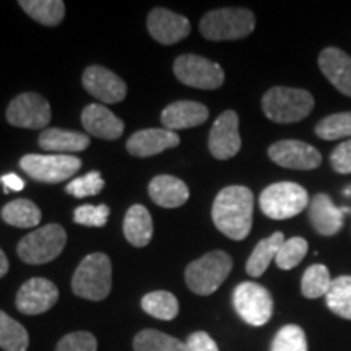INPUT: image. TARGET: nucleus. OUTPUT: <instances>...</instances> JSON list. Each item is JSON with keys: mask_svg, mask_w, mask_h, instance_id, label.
Here are the masks:
<instances>
[{"mask_svg": "<svg viewBox=\"0 0 351 351\" xmlns=\"http://www.w3.org/2000/svg\"><path fill=\"white\" fill-rule=\"evenodd\" d=\"M254 194L244 186H228L215 197L212 218L218 231L232 241H243L252 228Z\"/></svg>", "mask_w": 351, "mask_h": 351, "instance_id": "nucleus-1", "label": "nucleus"}, {"mask_svg": "<svg viewBox=\"0 0 351 351\" xmlns=\"http://www.w3.org/2000/svg\"><path fill=\"white\" fill-rule=\"evenodd\" d=\"M262 109L276 124H293L309 116L314 109V98L301 88L274 86L263 95Z\"/></svg>", "mask_w": 351, "mask_h": 351, "instance_id": "nucleus-2", "label": "nucleus"}, {"mask_svg": "<svg viewBox=\"0 0 351 351\" xmlns=\"http://www.w3.org/2000/svg\"><path fill=\"white\" fill-rule=\"evenodd\" d=\"M112 265L106 254L95 252L86 256L77 267L72 278V289L78 298L103 301L111 293Z\"/></svg>", "mask_w": 351, "mask_h": 351, "instance_id": "nucleus-3", "label": "nucleus"}, {"mask_svg": "<svg viewBox=\"0 0 351 351\" xmlns=\"http://www.w3.org/2000/svg\"><path fill=\"white\" fill-rule=\"evenodd\" d=\"M200 33L208 41H236L256 28V16L247 8H218L200 20Z\"/></svg>", "mask_w": 351, "mask_h": 351, "instance_id": "nucleus-4", "label": "nucleus"}, {"mask_svg": "<svg viewBox=\"0 0 351 351\" xmlns=\"http://www.w3.org/2000/svg\"><path fill=\"white\" fill-rule=\"evenodd\" d=\"M232 270V258L225 251H212L191 262L186 269V283L192 293L210 296L221 287Z\"/></svg>", "mask_w": 351, "mask_h": 351, "instance_id": "nucleus-5", "label": "nucleus"}, {"mask_svg": "<svg viewBox=\"0 0 351 351\" xmlns=\"http://www.w3.org/2000/svg\"><path fill=\"white\" fill-rule=\"evenodd\" d=\"M67 232L60 225H46L26 234L16 245V254L25 263L41 265L54 261L64 251Z\"/></svg>", "mask_w": 351, "mask_h": 351, "instance_id": "nucleus-6", "label": "nucleus"}, {"mask_svg": "<svg viewBox=\"0 0 351 351\" xmlns=\"http://www.w3.org/2000/svg\"><path fill=\"white\" fill-rule=\"evenodd\" d=\"M307 191L296 182H276L263 189L258 205L265 217L271 219H288L309 207Z\"/></svg>", "mask_w": 351, "mask_h": 351, "instance_id": "nucleus-7", "label": "nucleus"}, {"mask_svg": "<svg viewBox=\"0 0 351 351\" xmlns=\"http://www.w3.org/2000/svg\"><path fill=\"white\" fill-rule=\"evenodd\" d=\"M232 304L239 317L254 327L265 326L274 314V298L269 289L254 282H244L236 287Z\"/></svg>", "mask_w": 351, "mask_h": 351, "instance_id": "nucleus-8", "label": "nucleus"}, {"mask_svg": "<svg viewBox=\"0 0 351 351\" xmlns=\"http://www.w3.org/2000/svg\"><path fill=\"white\" fill-rule=\"evenodd\" d=\"M20 168L34 181L57 184L75 176L82 168V160L73 155H25Z\"/></svg>", "mask_w": 351, "mask_h": 351, "instance_id": "nucleus-9", "label": "nucleus"}, {"mask_svg": "<svg viewBox=\"0 0 351 351\" xmlns=\"http://www.w3.org/2000/svg\"><path fill=\"white\" fill-rule=\"evenodd\" d=\"M174 75L184 85L200 90H217L225 82L221 65L195 54L179 56L174 62Z\"/></svg>", "mask_w": 351, "mask_h": 351, "instance_id": "nucleus-10", "label": "nucleus"}, {"mask_svg": "<svg viewBox=\"0 0 351 351\" xmlns=\"http://www.w3.org/2000/svg\"><path fill=\"white\" fill-rule=\"evenodd\" d=\"M5 117L8 124L21 129H46L51 122V106L38 93H21L8 104Z\"/></svg>", "mask_w": 351, "mask_h": 351, "instance_id": "nucleus-11", "label": "nucleus"}, {"mask_svg": "<svg viewBox=\"0 0 351 351\" xmlns=\"http://www.w3.org/2000/svg\"><path fill=\"white\" fill-rule=\"evenodd\" d=\"M269 158L282 168L311 171L319 168L322 155L313 145L300 140H280L269 148Z\"/></svg>", "mask_w": 351, "mask_h": 351, "instance_id": "nucleus-12", "label": "nucleus"}, {"mask_svg": "<svg viewBox=\"0 0 351 351\" xmlns=\"http://www.w3.org/2000/svg\"><path fill=\"white\" fill-rule=\"evenodd\" d=\"M210 153L217 160H230L241 150L239 117L234 111H225L215 121L208 137Z\"/></svg>", "mask_w": 351, "mask_h": 351, "instance_id": "nucleus-13", "label": "nucleus"}, {"mask_svg": "<svg viewBox=\"0 0 351 351\" xmlns=\"http://www.w3.org/2000/svg\"><path fill=\"white\" fill-rule=\"evenodd\" d=\"M59 300V289L46 278H32L16 293V309L21 314L38 315L47 313Z\"/></svg>", "mask_w": 351, "mask_h": 351, "instance_id": "nucleus-14", "label": "nucleus"}, {"mask_svg": "<svg viewBox=\"0 0 351 351\" xmlns=\"http://www.w3.org/2000/svg\"><path fill=\"white\" fill-rule=\"evenodd\" d=\"M83 86L95 98L106 104L121 103L127 95V85L121 77L106 67L91 65L83 72Z\"/></svg>", "mask_w": 351, "mask_h": 351, "instance_id": "nucleus-15", "label": "nucleus"}, {"mask_svg": "<svg viewBox=\"0 0 351 351\" xmlns=\"http://www.w3.org/2000/svg\"><path fill=\"white\" fill-rule=\"evenodd\" d=\"M148 32L158 43L169 46L182 41L191 33V23L184 15L168 10V8H155L150 12L147 20Z\"/></svg>", "mask_w": 351, "mask_h": 351, "instance_id": "nucleus-16", "label": "nucleus"}, {"mask_svg": "<svg viewBox=\"0 0 351 351\" xmlns=\"http://www.w3.org/2000/svg\"><path fill=\"white\" fill-rule=\"evenodd\" d=\"M179 143H181V138L178 137L176 132L168 129H145L135 132L127 140V152L132 156L148 158L178 147Z\"/></svg>", "mask_w": 351, "mask_h": 351, "instance_id": "nucleus-17", "label": "nucleus"}, {"mask_svg": "<svg viewBox=\"0 0 351 351\" xmlns=\"http://www.w3.org/2000/svg\"><path fill=\"white\" fill-rule=\"evenodd\" d=\"M319 67L340 93L351 98V57L346 52L339 47H326L319 56Z\"/></svg>", "mask_w": 351, "mask_h": 351, "instance_id": "nucleus-18", "label": "nucleus"}, {"mask_svg": "<svg viewBox=\"0 0 351 351\" xmlns=\"http://www.w3.org/2000/svg\"><path fill=\"white\" fill-rule=\"evenodd\" d=\"M309 221L320 236H335L343 228L345 213L327 194L314 195L309 202Z\"/></svg>", "mask_w": 351, "mask_h": 351, "instance_id": "nucleus-19", "label": "nucleus"}, {"mask_svg": "<svg viewBox=\"0 0 351 351\" xmlns=\"http://www.w3.org/2000/svg\"><path fill=\"white\" fill-rule=\"evenodd\" d=\"M82 125L90 135L104 140L119 138L124 132V122L101 104H88L82 111Z\"/></svg>", "mask_w": 351, "mask_h": 351, "instance_id": "nucleus-20", "label": "nucleus"}, {"mask_svg": "<svg viewBox=\"0 0 351 351\" xmlns=\"http://www.w3.org/2000/svg\"><path fill=\"white\" fill-rule=\"evenodd\" d=\"M208 119V108L197 101H176L161 112L165 129L171 132L191 129L204 124Z\"/></svg>", "mask_w": 351, "mask_h": 351, "instance_id": "nucleus-21", "label": "nucleus"}, {"mask_svg": "<svg viewBox=\"0 0 351 351\" xmlns=\"http://www.w3.org/2000/svg\"><path fill=\"white\" fill-rule=\"evenodd\" d=\"M38 143L43 150L52 152L54 155H73L77 152L86 150L90 145V137L82 132L51 127V129L43 130Z\"/></svg>", "mask_w": 351, "mask_h": 351, "instance_id": "nucleus-22", "label": "nucleus"}, {"mask_svg": "<svg viewBox=\"0 0 351 351\" xmlns=\"http://www.w3.org/2000/svg\"><path fill=\"white\" fill-rule=\"evenodd\" d=\"M148 194L156 205L165 208L182 207L189 199V189L186 182L174 176H156L148 186Z\"/></svg>", "mask_w": 351, "mask_h": 351, "instance_id": "nucleus-23", "label": "nucleus"}, {"mask_svg": "<svg viewBox=\"0 0 351 351\" xmlns=\"http://www.w3.org/2000/svg\"><path fill=\"white\" fill-rule=\"evenodd\" d=\"M124 234L135 247H145L153 238L152 215L143 205H132L124 219Z\"/></svg>", "mask_w": 351, "mask_h": 351, "instance_id": "nucleus-24", "label": "nucleus"}, {"mask_svg": "<svg viewBox=\"0 0 351 351\" xmlns=\"http://www.w3.org/2000/svg\"><path fill=\"white\" fill-rule=\"evenodd\" d=\"M285 243L283 232L276 231L274 234L269 236V238L262 239L251 254V257L247 258V263H245V271L249 275L254 276V278H258L265 274V270L269 269L270 262L275 261L276 254H278V249L282 247Z\"/></svg>", "mask_w": 351, "mask_h": 351, "instance_id": "nucleus-25", "label": "nucleus"}, {"mask_svg": "<svg viewBox=\"0 0 351 351\" xmlns=\"http://www.w3.org/2000/svg\"><path fill=\"white\" fill-rule=\"evenodd\" d=\"M2 219L15 228H34L41 223V210L32 200L16 199L2 208Z\"/></svg>", "mask_w": 351, "mask_h": 351, "instance_id": "nucleus-26", "label": "nucleus"}, {"mask_svg": "<svg viewBox=\"0 0 351 351\" xmlns=\"http://www.w3.org/2000/svg\"><path fill=\"white\" fill-rule=\"evenodd\" d=\"M20 7L34 21L44 26L60 25L65 15V3L62 0H21Z\"/></svg>", "mask_w": 351, "mask_h": 351, "instance_id": "nucleus-27", "label": "nucleus"}, {"mask_svg": "<svg viewBox=\"0 0 351 351\" xmlns=\"http://www.w3.org/2000/svg\"><path fill=\"white\" fill-rule=\"evenodd\" d=\"M135 351H189L187 345L181 340L153 328H145L134 339Z\"/></svg>", "mask_w": 351, "mask_h": 351, "instance_id": "nucleus-28", "label": "nucleus"}, {"mask_svg": "<svg viewBox=\"0 0 351 351\" xmlns=\"http://www.w3.org/2000/svg\"><path fill=\"white\" fill-rule=\"evenodd\" d=\"M333 278L330 271L322 263H314L307 267L301 280V293L307 300H317L320 296H327L332 287Z\"/></svg>", "mask_w": 351, "mask_h": 351, "instance_id": "nucleus-29", "label": "nucleus"}, {"mask_svg": "<svg viewBox=\"0 0 351 351\" xmlns=\"http://www.w3.org/2000/svg\"><path fill=\"white\" fill-rule=\"evenodd\" d=\"M29 335L19 320L0 311V348L5 351H26Z\"/></svg>", "mask_w": 351, "mask_h": 351, "instance_id": "nucleus-30", "label": "nucleus"}, {"mask_svg": "<svg viewBox=\"0 0 351 351\" xmlns=\"http://www.w3.org/2000/svg\"><path fill=\"white\" fill-rule=\"evenodd\" d=\"M326 301L327 307L333 314L351 320V275H341L333 280Z\"/></svg>", "mask_w": 351, "mask_h": 351, "instance_id": "nucleus-31", "label": "nucleus"}, {"mask_svg": "<svg viewBox=\"0 0 351 351\" xmlns=\"http://www.w3.org/2000/svg\"><path fill=\"white\" fill-rule=\"evenodd\" d=\"M142 307L147 314L160 320H173L179 314V302L169 291H152L142 298Z\"/></svg>", "mask_w": 351, "mask_h": 351, "instance_id": "nucleus-32", "label": "nucleus"}, {"mask_svg": "<svg viewBox=\"0 0 351 351\" xmlns=\"http://www.w3.org/2000/svg\"><path fill=\"white\" fill-rule=\"evenodd\" d=\"M315 135L322 140H341L351 137V111L324 117L315 125Z\"/></svg>", "mask_w": 351, "mask_h": 351, "instance_id": "nucleus-33", "label": "nucleus"}, {"mask_svg": "<svg viewBox=\"0 0 351 351\" xmlns=\"http://www.w3.org/2000/svg\"><path fill=\"white\" fill-rule=\"evenodd\" d=\"M270 351H307L304 330L295 324L282 327L271 341Z\"/></svg>", "mask_w": 351, "mask_h": 351, "instance_id": "nucleus-34", "label": "nucleus"}, {"mask_svg": "<svg viewBox=\"0 0 351 351\" xmlns=\"http://www.w3.org/2000/svg\"><path fill=\"white\" fill-rule=\"evenodd\" d=\"M307 249V241L304 238H291L287 239L282 244V247L278 249V254H276L275 262L278 265V269L282 270H291L295 269L301 263L302 258L306 257Z\"/></svg>", "mask_w": 351, "mask_h": 351, "instance_id": "nucleus-35", "label": "nucleus"}, {"mask_svg": "<svg viewBox=\"0 0 351 351\" xmlns=\"http://www.w3.org/2000/svg\"><path fill=\"white\" fill-rule=\"evenodd\" d=\"M104 187V181L98 171H91L82 178L73 179L72 182L65 187L67 194L77 197V199H85V197L98 195Z\"/></svg>", "mask_w": 351, "mask_h": 351, "instance_id": "nucleus-36", "label": "nucleus"}, {"mask_svg": "<svg viewBox=\"0 0 351 351\" xmlns=\"http://www.w3.org/2000/svg\"><path fill=\"white\" fill-rule=\"evenodd\" d=\"M108 205H82L73 212V221L82 226L101 228L108 223Z\"/></svg>", "mask_w": 351, "mask_h": 351, "instance_id": "nucleus-37", "label": "nucleus"}, {"mask_svg": "<svg viewBox=\"0 0 351 351\" xmlns=\"http://www.w3.org/2000/svg\"><path fill=\"white\" fill-rule=\"evenodd\" d=\"M98 341L90 332H72L60 339L56 351H96Z\"/></svg>", "mask_w": 351, "mask_h": 351, "instance_id": "nucleus-38", "label": "nucleus"}, {"mask_svg": "<svg viewBox=\"0 0 351 351\" xmlns=\"http://www.w3.org/2000/svg\"><path fill=\"white\" fill-rule=\"evenodd\" d=\"M330 165L339 174H351V138L345 140L332 152Z\"/></svg>", "mask_w": 351, "mask_h": 351, "instance_id": "nucleus-39", "label": "nucleus"}, {"mask_svg": "<svg viewBox=\"0 0 351 351\" xmlns=\"http://www.w3.org/2000/svg\"><path fill=\"white\" fill-rule=\"evenodd\" d=\"M186 345L189 351H219L218 345L215 343V340L207 332L192 333L187 339Z\"/></svg>", "mask_w": 351, "mask_h": 351, "instance_id": "nucleus-40", "label": "nucleus"}, {"mask_svg": "<svg viewBox=\"0 0 351 351\" xmlns=\"http://www.w3.org/2000/svg\"><path fill=\"white\" fill-rule=\"evenodd\" d=\"M0 181H2L3 186H5V192H10V191L19 192V191H23V187H25L23 179L13 173L2 176V178H0Z\"/></svg>", "mask_w": 351, "mask_h": 351, "instance_id": "nucleus-41", "label": "nucleus"}, {"mask_svg": "<svg viewBox=\"0 0 351 351\" xmlns=\"http://www.w3.org/2000/svg\"><path fill=\"white\" fill-rule=\"evenodd\" d=\"M7 271H8V258L5 256V252L0 249V278H2V276H5Z\"/></svg>", "mask_w": 351, "mask_h": 351, "instance_id": "nucleus-42", "label": "nucleus"}]
</instances>
